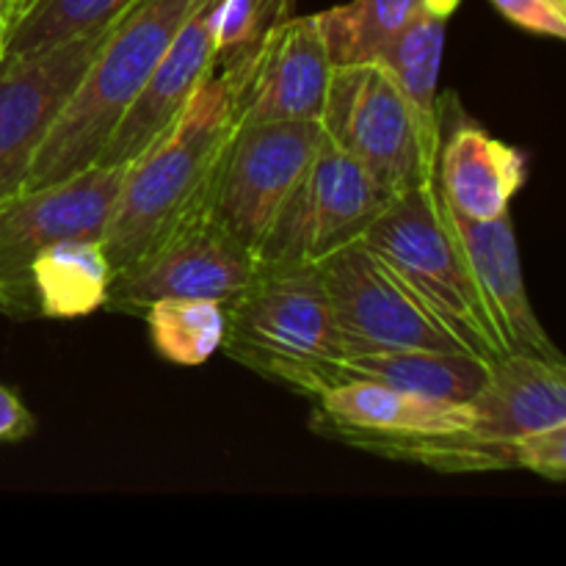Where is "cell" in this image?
Wrapping results in <instances>:
<instances>
[{"mask_svg": "<svg viewBox=\"0 0 566 566\" xmlns=\"http://www.w3.org/2000/svg\"><path fill=\"white\" fill-rule=\"evenodd\" d=\"M241 55L216 61L180 119L125 166L114 219L103 241L114 274L177 230L213 213L221 166L238 130Z\"/></svg>", "mask_w": 566, "mask_h": 566, "instance_id": "obj_1", "label": "cell"}, {"mask_svg": "<svg viewBox=\"0 0 566 566\" xmlns=\"http://www.w3.org/2000/svg\"><path fill=\"white\" fill-rule=\"evenodd\" d=\"M202 3L205 0H133L122 11L39 147L25 188L64 180L97 164L111 133L164 59L171 39Z\"/></svg>", "mask_w": 566, "mask_h": 566, "instance_id": "obj_2", "label": "cell"}, {"mask_svg": "<svg viewBox=\"0 0 566 566\" xmlns=\"http://www.w3.org/2000/svg\"><path fill=\"white\" fill-rule=\"evenodd\" d=\"M224 315L221 348L243 368L307 398L346 381L348 352L318 265L258 269Z\"/></svg>", "mask_w": 566, "mask_h": 566, "instance_id": "obj_3", "label": "cell"}, {"mask_svg": "<svg viewBox=\"0 0 566 566\" xmlns=\"http://www.w3.org/2000/svg\"><path fill=\"white\" fill-rule=\"evenodd\" d=\"M315 401L321 434L440 473L512 470L514 451L475 429L470 403L434 401L368 379H346Z\"/></svg>", "mask_w": 566, "mask_h": 566, "instance_id": "obj_4", "label": "cell"}, {"mask_svg": "<svg viewBox=\"0 0 566 566\" xmlns=\"http://www.w3.org/2000/svg\"><path fill=\"white\" fill-rule=\"evenodd\" d=\"M363 241L407 282L464 352L484 363L503 357L437 180L390 199Z\"/></svg>", "mask_w": 566, "mask_h": 566, "instance_id": "obj_5", "label": "cell"}, {"mask_svg": "<svg viewBox=\"0 0 566 566\" xmlns=\"http://www.w3.org/2000/svg\"><path fill=\"white\" fill-rule=\"evenodd\" d=\"M318 125L392 199L437 180L440 149L423 136L407 97L379 61L332 66Z\"/></svg>", "mask_w": 566, "mask_h": 566, "instance_id": "obj_6", "label": "cell"}, {"mask_svg": "<svg viewBox=\"0 0 566 566\" xmlns=\"http://www.w3.org/2000/svg\"><path fill=\"white\" fill-rule=\"evenodd\" d=\"M390 199L368 169L324 136L315 158L254 249L258 269L321 265L348 243L363 241Z\"/></svg>", "mask_w": 566, "mask_h": 566, "instance_id": "obj_7", "label": "cell"}, {"mask_svg": "<svg viewBox=\"0 0 566 566\" xmlns=\"http://www.w3.org/2000/svg\"><path fill=\"white\" fill-rule=\"evenodd\" d=\"M125 166H88L64 180L0 202V302L6 315H33L28 265L59 241H105Z\"/></svg>", "mask_w": 566, "mask_h": 566, "instance_id": "obj_8", "label": "cell"}, {"mask_svg": "<svg viewBox=\"0 0 566 566\" xmlns=\"http://www.w3.org/2000/svg\"><path fill=\"white\" fill-rule=\"evenodd\" d=\"M337 332L352 354L431 348L464 352L407 282L365 241L348 243L318 265Z\"/></svg>", "mask_w": 566, "mask_h": 566, "instance_id": "obj_9", "label": "cell"}, {"mask_svg": "<svg viewBox=\"0 0 566 566\" xmlns=\"http://www.w3.org/2000/svg\"><path fill=\"white\" fill-rule=\"evenodd\" d=\"M321 142L318 122L238 125L216 186L213 216L252 254Z\"/></svg>", "mask_w": 566, "mask_h": 566, "instance_id": "obj_10", "label": "cell"}, {"mask_svg": "<svg viewBox=\"0 0 566 566\" xmlns=\"http://www.w3.org/2000/svg\"><path fill=\"white\" fill-rule=\"evenodd\" d=\"M254 276L258 260L252 249L235 241L210 213L116 271L105 307L144 313L158 298H208L227 307Z\"/></svg>", "mask_w": 566, "mask_h": 566, "instance_id": "obj_11", "label": "cell"}, {"mask_svg": "<svg viewBox=\"0 0 566 566\" xmlns=\"http://www.w3.org/2000/svg\"><path fill=\"white\" fill-rule=\"evenodd\" d=\"M114 22L39 55L0 61V202L25 188L39 147Z\"/></svg>", "mask_w": 566, "mask_h": 566, "instance_id": "obj_12", "label": "cell"}, {"mask_svg": "<svg viewBox=\"0 0 566 566\" xmlns=\"http://www.w3.org/2000/svg\"><path fill=\"white\" fill-rule=\"evenodd\" d=\"M332 66L318 14L291 17L285 11L241 55L238 125L321 122Z\"/></svg>", "mask_w": 566, "mask_h": 566, "instance_id": "obj_13", "label": "cell"}, {"mask_svg": "<svg viewBox=\"0 0 566 566\" xmlns=\"http://www.w3.org/2000/svg\"><path fill=\"white\" fill-rule=\"evenodd\" d=\"M216 0H205L171 39L169 50L158 66L153 70L149 81L133 99L130 108L119 119L116 130L111 133L103 155L97 158L99 166H127L153 147L186 111L197 88L219 61L216 48Z\"/></svg>", "mask_w": 566, "mask_h": 566, "instance_id": "obj_14", "label": "cell"}, {"mask_svg": "<svg viewBox=\"0 0 566 566\" xmlns=\"http://www.w3.org/2000/svg\"><path fill=\"white\" fill-rule=\"evenodd\" d=\"M448 213H451L453 232L462 243L464 260L473 271L475 287L495 326L503 354H534V357L564 363L562 352L539 324L531 304L523 263H520L517 235H514L509 213L492 221L462 219L451 208Z\"/></svg>", "mask_w": 566, "mask_h": 566, "instance_id": "obj_15", "label": "cell"}, {"mask_svg": "<svg viewBox=\"0 0 566 566\" xmlns=\"http://www.w3.org/2000/svg\"><path fill=\"white\" fill-rule=\"evenodd\" d=\"M528 180L525 153L501 142L475 122H442L437 188L448 208L470 221H492Z\"/></svg>", "mask_w": 566, "mask_h": 566, "instance_id": "obj_16", "label": "cell"}, {"mask_svg": "<svg viewBox=\"0 0 566 566\" xmlns=\"http://www.w3.org/2000/svg\"><path fill=\"white\" fill-rule=\"evenodd\" d=\"M481 437L512 446L531 431L566 423V365L534 354H503L470 401Z\"/></svg>", "mask_w": 566, "mask_h": 566, "instance_id": "obj_17", "label": "cell"}, {"mask_svg": "<svg viewBox=\"0 0 566 566\" xmlns=\"http://www.w3.org/2000/svg\"><path fill=\"white\" fill-rule=\"evenodd\" d=\"M457 9V3L429 6L374 59L390 72L396 86L407 97L420 130L437 149H440L442 122H446V105L440 103L437 86H440L448 20Z\"/></svg>", "mask_w": 566, "mask_h": 566, "instance_id": "obj_18", "label": "cell"}, {"mask_svg": "<svg viewBox=\"0 0 566 566\" xmlns=\"http://www.w3.org/2000/svg\"><path fill=\"white\" fill-rule=\"evenodd\" d=\"M490 376V363L468 352H431V348H401V352L352 354L346 379H368L412 396L434 401L470 403Z\"/></svg>", "mask_w": 566, "mask_h": 566, "instance_id": "obj_19", "label": "cell"}, {"mask_svg": "<svg viewBox=\"0 0 566 566\" xmlns=\"http://www.w3.org/2000/svg\"><path fill=\"white\" fill-rule=\"evenodd\" d=\"M111 282L103 241H59L28 265V291L42 318H81L105 307Z\"/></svg>", "mask_w": 566, "mask_h": 566, "instance_id": "obj_20", "label": "cell"}, {"mask_svg": "<svg viewBox=\"0 0 566 566\" xmlns=\"http://www.w3.org/2000/svg\"><path fill=\"white\" fill-rule=\"evenodd\" d=\"M434 3L459 6L462 0H348L318 11L332 61H374L420 11Z\"/></svg>", "mask_w": 566, "mask_h": 566, "instance_id": "obj_21", "label": "cell"}, {"mask_svg": "<svg viewBox=\"0 0 566 566\" xmlns=\"http://www.w3.org/2000/svg\"><path fill=\"white\" fill-rule=\"evenodd\" d=\"M155 352L180 368H199L221 352L224 304L208 298H158L144 310Z\"/></svg>", "mask_w": 566, "mask_h": 566, "instance_id": "obj_22", "label": "cell"}, {"mask_svg": "<svg viewBox=\"0 0 566 566\" xmlns=\"http://www.w3.org/2000/svg\"><path fill=\"white\" fill-rule=\"evenodd\" d=\"M133 0H31L3 39V59H28L114 22Z\"/></svg>", "mask_w": 566, "mask_h": 566, "instance_id": "obj_23", "label": "cell"}, {"mask_svg": "<svg viewBox=\"0 0 566 566\" xmlns=\"http://www.w3.org/2000/svg\"><path fill=\"white\" fill-rule=\"evenodd\" d=\"M291 11V0H216V48L219 59L252 50L265 28Z\"/></svg>", "mask_w": 566, "mask_h": 566, "instance_id": "obj_24", "label": "cell"}, {"mask_svg": "<svg viewBox=\"0 0 566 566\" xmlns=\"http://www.w3.org/2000/svg\"><path fill=\"white\" fill-rule=\"evenodd\" d=\"M512 451L514 468L542 475L553 484L566 479V423L520 437L512 442Z\"/></svg>", "mask_w": 566, "mask_h": 566, "instance_id": "obj_25", "label": "cell"}, {"mask_svg": "<svg viewBox=\"0 0 566 566\" xmlns=\"http://www.w3.org/2000/svg\"><path fill=\"white\" fill-rule=\"evenodd\" d=\"M497 11L536 36H566V0H492Z\"/></svg>", "mask_w": 566, "mask_h": 566, "instance_id": "obj_26", "label": "cell"}, {"mask_svg": "<svg viewBox=\"0 0 566 566\" xmlns=\"http://www.w3.org/2000/svg\"><path fill=\"white\" fill-rule=\"evenodd\" d=\"M36 420L14 390L0 385V442H20L33 434Z\"/></svg>", "mask_w": 566, "mask_h": 566, "instance_id": "obj_27", "label": "cell"}, {"mask_svg": "<svg viewBox=\"0 0 566 566\" xmlns=\"http://www.w3.org/2000/svg\"><path fill=\"white\" fill-rule=\"evenodd\" d=\"M28 6H31V0H0V14H3L6 33H9V28L20 20V14Z\"/></svg>", "mask_w": 566, "mask_h": 566, "instance_id": "obj_28", "label": "cell"}, {"mask_svg": "<svg viewBox=\"0 0 566 566\" xmlns=\"http://www.w3.org/2000/svg\"><path fill=\"white\" fill-rule=\"evenodd\" d=\"M3 39H6V25H3V14H0V53H3Z\"/></svg>", "mask_w": 566, "mask_h": 566, "instance_id": "obj_29", "label": "cell"}, {"mask_svg": "<svg viewBox=\"0 0 566 566\" xmlns=\"http://www.w3.org/2000/svg\"><path fill=\"white\" fill-rule=\"evenodd\" d=\"M0 313H3V302H0Z\"/></svg>", "mask_w": 566, "mask_h": 566, "instance_id": "obj_30", "label": "cell"}]
</instances>
